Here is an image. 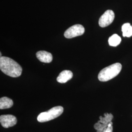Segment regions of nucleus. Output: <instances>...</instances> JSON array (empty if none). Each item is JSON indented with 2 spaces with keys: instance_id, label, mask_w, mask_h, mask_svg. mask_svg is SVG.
I'll return each instance as SVG.
<instances>
[{
  "instance_id": "obj_8",
  "label": "nucleus",
  "mask_w": 132,
  "mask_h": 132,
  "mask_svg": "<svg viewBox=\"0 0 132 132\" xmlns=\"http://www.w3.org/2000/svg\"><path fill=\"white\" fill-rule=\"evenodd\" d=\"M73 73L71 71L65 70L62 71L57 78L58 82L60 83H65L67 81L72 78Z\"/></svg>"
},
{
  "instance_id": "obj_10",
  "label": "nucleus",
  "mask_w": 132,
  "mask_h": 132,
  "mask_svg": "<svg viewBox=\"0 0 132 132\" xmlns=\"http://www.w3.org/2000/svg\"><path fill=\"white\" fill-rule=\"evenodd\" d=\"M123 37H130L132 36V27L129 23L123 24L122 26Z\"/></svg>"
},
{
  "instance_id": "obj_3",
  "label": "nucleus",
  "mask_w": 132,
  "mask_h": 132,
  "mask_svg": "<svg viewBox=\"0 0 132 132\" xmlns=\"http://www.w3.org/2000/svg\"><path fill=\"white\" fill-rule=\"evenodd\" d=\"M63 111V107L60 106L53 107L47 112L40 113L37 117V120L40 122H47L59 117Z\"/></svg>"
},
{
  "instance_id": "obj_2",
  "label": "nucleus",
  "mask_w": 132,
  "mask_h": 132,
  "mask_svg": "<svg viewBox=\"0 0 132 132\" xmlns=\"http://www.w3.org/2000/svg\"><path fill=\"white\" fill-rule=\"evenodd\" d=\"M122 65L119 63H114L103 69L99 72L98 78L100 81L106 82L115 77L120 73Z\"/></svg>"
},
{
  "instance_id": "obj_9",
  "label": "nucleus",
  "mask_w": 132,
  "mask_h": 132,
  "mask_svg": "<svg viewBox=\"0 0 132 132\" xmlns=\"http://www.w3.org/2000/svg\"><path fill=\"white\" fill-rule=\"evenodd\" d=\"M13 105L12 100L7 97H3L0 99V109L11 108Z\"/></svg>"
},
{
  "instance_id": "obj_6",
  "label": "nucleus",
  "mask_w": 132,
  "mask_h": 132,
  "mask_svg": "<svg viewBox=\"0 0 132 132\" xmlns=\"http://www.w3.org/2000/svg\"><path fill=\"white\" fill-rule=\"evenodd\" d=\"M0 122L3 127L8 128L15 125L17 122V119L13 115H2L0 117Z\"/></svg>"
},
{
  "instance_id": "obj_12",
  "label": "nucleus",
  "mask_w": 132,
  "mask_h": 132,
  "mask_svg": "<svg viewBox=\"0 0 132 132\" xmlns=\"http://www.w3.org/2000/svg\"><path fill=\"white\" fill-rule=\"evenodd\" d=\"M102 132H113V126L107 127V128L103 130Z\"/></svg>"
},
{
  "instance_id": "obj_7",
  "label": "nucleus",
  "mask_w": 132,
  "mask_h": 132,
  "mask_svg": "<svg viewBox=\"0 0 132 132\" xmlns=\"http://www.w3.org/2000/svg\"><path fill=\"white\" fill-rule=\"evenodd\" d=\"M36 57L40 61L49 63L52 61V54L46 51H39L36 53Z\"/></svg>"
},
{
  "instance_id": "obj_5",
  "label": "nucleus",
  "mask_w": 132,
  "mask_h": 132,
  "mask_svg": "<svg viewBox=\"0 0 132 132\" xmlns=\"http://www.w3.org/2000/svg\"><path fill=\"white\" fill-rule=\"evenodd\" d=\"M114 18V13L112 10H107L104 12L99 20V25L102 28L109 26L113 22Z\"/></svg>"
},
{
  "instance_id": "obj_4",
  "label": "nucleus",
  "mask_w": 132,
  "mask_h": 132,
  "mask_svg": "<svg viewBox=\"0 0 132 132\" xmlns=\"http://www.w3.org/2000/svg\"><path fill=\"white\" fill-rule=\"evenodd\" d=\"M85 32V28L81 24H77L72 26L66 30L64 36L66 38L71 39L81 36Z\"/></svg>"
},
{
  "instance_id": "obj_1",
  "label": "nucleus",
  "mask_w": 132,
  "mask_h": 132,
  "mask_svg": "<svg viewBox=\"0 0 132 132\" xmlns=\"http://www.w3.org/2000/svg\"><path fill=\"white\" fill-rule=\"evenodd\" d=\"M0 69L7 76L18 77L21 75L22 68L18 63L9 57H0Z\"/></svg>"
},
{
  "instance_id": "obj_11",
  "label": "nucleus",
  "mask_w": 132,
  "mask_h": 132,
  "mask_svg": "<svg viewBox=\"0 0 132 132\" xmlns=\"http://www.w3.org/2000/svg\"><path fill=\"white\" fill-rule=\"evenodd\" d=\"M121 39L118 34H114L111 36L108 40L109 44L112 47H116L120 43Z\"/></svg>"
}]
</instances>
